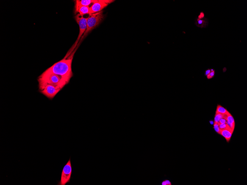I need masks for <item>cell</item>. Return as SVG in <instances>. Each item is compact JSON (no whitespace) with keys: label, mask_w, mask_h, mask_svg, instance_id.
Here are the masks:
<instances>
[{"label":"cell","mask_w":247,"mask_h":185,"mask_svg":"<svg viewBox=\"0 0 247 185\" xmlns=\"http://www.w3.org/2000/svg\"><path fill=\"white\" fill-rule=\"evenodd\" d=\"M75 50L68 57L65 56L63 59L54 64L46 71L61 76L64 80L68 82L73 76L71 65L73 56Z\"/></svg>","instance_id":"obj_1"},{"label":"cell","mask_w":247,"mask_h":185,"mask_svg":"<svg viewBox=\"0 0 247 185\" xmlns=\"http://www.w3.org/2000/svg\"><path fill=\"white\" fill-rule=\"evenodd\" d=\"M38 80L43 81L61 89L68 83L61 76L46 71L39 77Z\"/></svg>","instance_id":"obj_2"},{"label":"cell","mask_w":247,"mask_h":185,"mask_svg":"<svg viewBox=\"0 0 247 185\" xmlns=\"http://www.w3.org/2000/svg\"><path fill=\"white\" fill-rule=\"evenodd\" d=\"M104 17L103 11L90 15L87 20L86 30L81 38L78 44L82 42L83 40L88 34L100 24L103 21Z\"/></svg>","instance_id":"obj_3"},{"label":"cell","mask_w":247,"mask_h":185,"mask_svg":"<svg viewBox=\"0 0 247 185\" xmlns=\"http://www.w3.org/2000/svg\"><path fill=\"white\" fill-rule=\"evenodd\" d=\"M75 18L77 23H78L79 26V33L75 42L67 54L66 55L68 56L70 55L74 50L75 49L79 43V42L80 41L81 38L86 30L87 27V21L88 18H84L82 16L78 13L75 17Z\"/></svg>","instance_id":"obj_4"},{"label":"cell","mask_w":247,"mask_h":185,"mask_svg":"<svg viewBox=\"0 0 247 185\" xmlns=\"http://www.w3.org/2000/svg\"><path fill=\"white\" fill-rule=\"evenodd\" d=\"M40 92L49 99L54 98L62 89L54 85L49 84L43 81L38 80Z\"/></svg>","instance_id":"obj_5"},{"label":"cell","mask_w":247,"mask_h":185,"mask_svg":"<svg viewBox=\"0 0 247 185\" xmlns=\"http://www.w3.org/2000/svg\"><path fill=\"white\" fill-rule=\"evenodd\" d=\"M72 172V168L70 158L68 162L64 166L61 174L60 181L58 183L59 185H65L70 183Z\"/></svg>","instance_id":"obj_6"},{"label":"cell","mask_w":247,"mask_h":185,"mask_svg":"<svg viewBox=\"0 0 247 185\" xmlns=\"http://www.w3.org/2000/svg\"><path fill=\"white\" fill-rule=\"evenodd\" d=\"M113 1L110 0H97L90 7V15L101 11L103 9Z\"/></svg>","instance_id":"obj_7"},{"label":"cell","mask_w":247,"mask_h":185,"mask_svg":"<svg viewBox=\"0 0 247 185\" xmlns=\"http://www.w3.org/2000/svg\"><path fill=\"white\" fill-rule=\"evenodd\" d=\"M208 20L205 17L204 12H201L200 15L198 16V18L195 20V24L198 27L203 28L207 27L208 25Z\"/></svg>","instance_id":"obj_8"},{"label":"cell","mask_w":247,"mask_h":185,"mask_svg":"<svg viewBox=\"0 0 247 185\" xmlns=\"http://www.w3.org/2000/svg\"><path fill=\"white\" fill-rule=\"evenodd\" d=\"M234 131V130L230 127L222 129V130H220L219 134L221 135L226 139L227 142H229L230 141Z\"/></svg>","instance_id":"obj_9"},{"label":"cell","mask_w":247,"mask_h":185,"mask_svg":"<svg viewBox=\"0 0 247 185\" xmlns=\"http://www.w3.org/2000/svg\"><path fill=\"white\" fill-rule=\"evenodd\" d=\"M75 12L79 13L81 15L83 16L86 14L90 15V7H86L75 4Z\"/></svg>","instance_id":"obj_10"},{"label":"cell","mask_w":247,"mask_h":185,"mask_svg":"<svg viewBox=\"0 0 247 185\" xmlns=\"http://www.w3.org/2000/svg\"><path fill=\"white\" fill-rule=\"evenodd\" d=\"M97 0H77L76 1V4L77 5L89 7L92 3L96 2Z\"/></svg>","instance_id":"obj_11"},{"label":"cell","mask_w":247,"mask_h":185,"mask_svg":"<svg viewBox=\"0 0 247 185\" xmlns=\"http://www.w3.org/2000/svg\"><path fill=\"white\" fill-rule=\"evenodd\" d=\"M224 119L230 124L235 125V122L233 116L229 112L227 114L225 115Z\"/></svg>","instance_id":"obj_12"},{"label":"cell","mask_w":247,"mask_h":185,"mask_svg":"<svg viewBox=\"0 0 247 185\" xmlns=\"http://www.w3.org/2000/svg\"><path fill=\"white\" fill-rule=\"evenodd\" d=\"M229 112L226 109L220 105L217 106L216 113H219L222 114H227Z\"/></svg>","instance_id":"obj_13"},{"label":"cell","mask_w":247,"mask_h":185,"mask_svg":"<svg viewBox=\"0 0 247 185\" xmlns=\"http://www.w3.org/2000/svg\"><path fill=\"white\" fill-rule=\"evenodd\" d=\"M225 114H222L219 113H216L215 118H214V122L218 123L220 120L222 118H224Z\"/></svg>","instance_id":"obj_14"},{"label":"cell","mask_w":247,"mask_h":185,"mask_svg":"<svg viewBox=\"0 0 247 185\" xmlns=\"http://www.w3.org/2000/svg\"><path fill=\"white\" fill-rule=\"evenodd\" d=\"M215 70L214 69H211V71L210 73L208 75L206 76L207 77V78L208 79H211L214 77L215 75Z\"/></svg>","instance_id":"obj_15"},{"label":"cell","mask_w":247,"mask_h":185,"mask_svg":"<svg viewBox=\"0 0 247 185\" xmlns=\"http://www.w3.org/2000/svg\"><path fill=\"white\" fill-rule=\"evenodd\" d=\"M218 124L220 130H222V129H224L230 127L227 124V123L226 124H219V123L218 122Z\"/></svg>","instance_id":"obj_16"},{"label":"cell","mask_w":247,"mask_h":185,"mask_svg":"<svg viewBox=\"0 0 247 185\" xmlns=\"http://www.w3.org/2000/svg\"><path fill=\"white\" fill-rule=\"evenodd\" d=\"M214 129L217 133L219 134L220 129L219 126L218 122H214Z\"/></svg>","instance_id":"obj_17"},{"label":"cell","mask_w":247,"mask_h":185,"mask_svg":"<svg viewBox=\"0 0 247 185\" xmlns=\"http://www.w3.org/2000/svg\"><path fill=\"white\" fill-rule=\"evenodd\" d=\"M162 185H171V183L169 180H165V181L162 182Z\"/></svg>","instance_id":"obj_18"},{"label":"cell","mask_w":247,"mask_h":185,"mask_svg":"<svg viewBox=\"0 0 247 185\" xmlns=\"http://www.w3.org/2000/svg\"><path fill=\"white\" fill-rule=\"evenodd\" d=\"M219 123L221 124H226L227 121L225 119L222 118L220 119L219 121Z\"/></svg>","instance_id":"obj_19"},{"label":"cell","mask_w":247,"mask_h":185,"mask_svg":"<svg viewBox=\"0 0 247 185\" xmlns=\"http://www.w3.org/2000/svg\"><path fill=\"white\" fill-rule=\"evenodd\" d=\"M211 71V69H208L205 71V75L206 76H207L208 75L209 73H210Z\"/></svg>","instance_id":"obj_20"}]
</instances>
